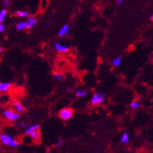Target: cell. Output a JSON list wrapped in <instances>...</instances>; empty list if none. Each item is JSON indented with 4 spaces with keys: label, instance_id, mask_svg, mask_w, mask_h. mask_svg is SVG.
Returning <instances> with one entry per match:
<instances>
[{
    "label": "cell",
    "instance_id": "6da1fadb",
    "mask_svg": "<svg viewBox=\"0 0 153 153\" xmlns=\"http://www.w3.org/2000/svg\"><path fill=\"white\" fill-rule=\"evenodd\" d=\"M0 140L3 145H7V146H10V147H17L19 145L18 141H15L14 139H13L12 137L9 136L7 134H2L0 136Z\"/></svg>",
    "mask_w": 153,
    "mask_h": 153
},
{
    "label": "cell",
    "instance_id": "7a4b0ae2",
    "mask_svg": "<svg viewBox=\"0 0 153 153\" xmlns=\"http://www.w3.org/2000/svg\"><path fill=\"white\" fill-rule=\"evenodd\" d=\"M73 114H74L73 110L71 109H69V108H65V109H61L59 111V117L63 120H68L69 119H71V117H73Z\"/></svg>",
    "mask_w": 153,
    "mask_h": 153
},
{
    "label": "cell",
    "instance_id": "3957f363",
    "mask_svg": "<svg viewBox=\"0 0 153 153\" xmlns=\"http://www.w3.org/2000/svg\"><path fill=\"white\" fill-rule=\"evenodd\" d=\"M3 116L6 119H7L8 120L10 121H15L19 119V117H20V114L19 113H15L12 110H5L3 112Z\"/></svg>",
    "mask_w": 153,
    "mask_h": 153
},
{
    "label": "cell",
    "instance_id": "277c9868",
    "mask_svg": "<svg viewBox=\"0 0 153 153\" xmlns=\"http://www.w3.org/2000/svg\"><path fill=\"white\" fill-rule=\"evenodd\" d=\"M105 99V95L102 93H95V95H93L91 98V103L92 105H99L102 103Z\"/></svg>",
    "mask_w": 153,
    "mask_h": 153
},
{
    "label": "cell",
    "instance_id": "5b68a950",
    "mask_svg": "<svg viewBox=\"0 0 153 153\" xmlns=\"http://www.w3.org/2000/svg\"><path fill=\"white\" fill-rule=\"evenodd\" d=\"M54 47L55 48H56V50L57 52H59V53H66V52H68L69 51L68 47L60 44V43L58 42H55Z\"/></svg>",
    "mask_w": 153,
    "mask_h": 153
},
{
    "label": "cell",
    "instance_id": "8992f818",
    "mask_svg": "<svg viewBox=\"0 0 153 153\" xmlns=\"http://www.w3.org/2000/svg\"><path fill=\"white\" fill-rule=\"evenodd\" d=\"M25 22H26V28L31 29L35 26V24H36L37 23V20L36 19L34 18V17H28L27 20Z\"/></svg>",
    "mask_w": 153,
    "mask_h": 153
},
{
    "label": "cell",
    "instance_id": "52a82bcc",
    "mask_svg": "<svg viewBox=\"0 0 153 153\" xmlns=\"http://www.w3.org/2000/svg\"><path fill=\"white\" fill-rule=\"evenodd\" d=\"M11 84L10 82H1L0 83V91L1 92H6L9 91Z\"/></svg>",
    "mask_w": 153,
    "mask_h": 153
},
{
    "label": "cell",
    "instance_id": "ba28073f",
    "mask_svg": "<svg viewBox=\"0 0 153 153\" xmlns=\"http://www.w3.org/2000/svg\"><path fill=\"white\" fill-rule=\"evenodd\" d=\"M29 135H30V137H31L34 141H36V142H39V141H41V135L40 134H39V132L38 131V130L32 131Z\"/></svg>",
    "mask_w": 153,
    "mask_h": 153
},
{
    "label": "cell",
    "instance_id": "9c48e42d",
    "mask_svg": "<svg viewBox=\"0 0 153 153\" xmlns=\"http://www.w3.org/2000/svg\"><path fill=\"white\" fill-rule=\"evenodd\" d=\"M13 107H14L15 110L17 113H23L24 111V106L19 102H14V103H13Z\"/></svg>",
    "mask_w": 153,
    "mask_h": 153
},
{
    "label": "cell",
    "instance_id": "30bf717a",
    "mask_svg": "<svg viewBox=\"0 0 153 153\" xmlns=\"http://www.w3.org/2000/svg\"><path fill=\"white\" fill-rule=\"evenodd\" d=\"M68 30H69L68 24H65V25H63V26L62 27V28H61L60 30H59V37L64 36L65 34L67 33Z\"/></svg>",
    "mask_w": 153,
    "mask_h": 153
},
{
    "label": "cell",
    "instance_id": "8fae6325",
    "mask_svg": "<svg viewBox=\"0 0 153 153\" xmlns=\"http://www.w3.org/2000/svg\"><path fill=\"white\" fill-rule=\"evenodd\" d=\"M14 15L16 16H19V17H28L29 13L27 12H25V11H21V10H17V11H15Z\"/></svg>",
    "mask_w": 153,
    "mask_h": 153
},
{
    "label": "cell",
    "instance_id": "7c38bea8",
    "mask_svg": "<svg viewBox=\"0 0 153 153\" xmlns=\"http://www.w3.org/2000/svg\"><path fill=\"white\" fill-rule=\"evenodd\" d=\"M38 128H39V125L38 124L33 125V126H31V127H29L28 128H27L26 131H25V134L29 135L30 133H31V132H32V131L38 130Z\"/></svg>",
    "mask_w": 153,
    "mask_h": 153
},
{
    "label": "cell",
    "instance_id": "4fadbf2b",
    "mask_svg": "<svg viewBox=\"0 0 153 153\" xmlns=\"http://www.w3.org/2000/svg\"><path fill=\"white\" fill-rule=\"evenodd\" d=\"M128 141H129V134H128L127 132H124L123 134V135L121 136L120 141L123 144H126L128 142Z\"/></svg>",
    "mask_w": 153,
    "mask_h": 153
},
{
    "label": "cell",
    "instance_id": "5bb4252c",
    "mask_svg": "<svg viewBox=\"0 0 153 153\" xmlns=\"http://www.w3.org/2000/svg\"><path fill=\"white\" fill-rule=\"evenodd\" d=\"M121 59H122V57H121L120 56H117V58H115L114 59H113V62H112V64H113L114 67H118V66H120V64Z\"/></svg>",
    "mask_w": 153,
    "mask_h": 153
},
{
    "label": "cell",
    "instance_id": "9a60e30c",
    "mask_svg": "<svg viewBox=\"0 0 153 153\" xmlns=\"http://www.w3.org/2000/svg\"><path fill=\"white\" fill-rule=\"evenodd\" d=\"M6 14H7V11L5 9H2L0 11V22L2 23V21L5 20V17H6Z\"/></svg>",
    "mask_w": 153,
    "mask_h": 153
},
{
    "label": "cell",
    "instance_id": "2e32d148",
    "mask_svg": "<svg viewBox=\"0 0 153 153\" xmlns=\"http://www.w3.org/2000/svg\"><path fill=\"white\" fill-rule=\"evenodd\" d=\"M16 28L17 30H21L23 29L26 28V22H20L16 24Z\"/></svg>",
    "mask_w": 153,
    "mask_h": 153
},
{
    "label": "cell",
    "instance_id": "e0dca14e",
    "mask_svg": "<svg viewBox=\"0 0 153 153\" xmlns=\"http://www.w3.org/2000/svg\"><path fill=\"white\" fill-rule=\"evenodd\" d=\"M87 95V92L85 91H76V95L79 98H81V97H85Z\"/></svg>",
    "mask_w": 153,
    "mask_h": 153
},
{
    "label": "cell",
    "instance_id": "ac0fdd59",
    "mask_svg": "<svg viewBox=\"0 0 153 153\" xmlns=\"http://www.w3.org/2000/svg\"><path fill=\"white\" fill-rule=\"evenodd\" d=\"M139 106H140V104H139V103L137 102H136V101L133 102H132L131 104V108L132 109H137V108H138Z\"/></svg>",
    "mask_w": 153,
    "mask_h": 153
},
{
    "label": "cell",
    "instance_id": "d6986e66",
    "mask_svg": "<svg viewBox=\"0 0 153 153\" xmlns=\"http://www.w3.org/2000/svg\"><path fill=\"white\" fill-rule=\"evenodd\" d=\"M2 4H3L5 7H9L10 2H9V0H2Z\"/></svg>",
    "mask_w": 153,
    "mask_h": 153
},
{
    "label": "cell",
    "instance_id": "ffe728a7",
    "mask_svg": "<svg viewBox=\"0 0 153 153\" xmlns=\"http://www.w3.org/2000/svg\"><path fill=\"white\" fill-rule=\"evenodd\" d=\"M18 127H20V128H24V127H27V124L26 123H24V122H21V123H20L18 124Z\"/></svg>",
    "mask_w": 153,
    "mask_h": 153
},
{
    "label": "cell",
    "instance_id": "44dd1931",
    "mask_svg": "<svg viewBox=\"0 0 153 153\" xmlns=\"http://www.w3.org/2000/svg\"><path fill=\"white\" fill-rule=\"evenodd\" d=\"M54 78L55 80H56V81H59L61 79V74H56L54 75Z\"/></svg>",
    "mask_w": 153,
    "mask_h": 153
},
{
    "label": "cell",
    "instance_id": "7402d4cb",
    "mask_svg": "<svg viewBox=\"0 0 153 153\" xmlns=\"http://www.w3.org/2000/svg\"><path fill=\"white\" fill-rule=\"evenodd\" d=\"M62 144H63V141H62V139H59V140L57 141V143L56 144V147H58V146H60V145H62Z\"/></svg>",
    "mask_w": 153,
    "mask_h": 153
},
{
    "label": "cell",
    "instance_id": "603a6c76",
    "mask_svg": "<svg viewBox=\"0 0 153 153\" xmlns=\"http://www.w3.org/2000/svg\"><path fill=\"white\" fill-rule=\"evenodd\" d=\"M5 30H6V27L4 25H2V24H0V32H4Z\"/></svg>",
    "mask_w": 153,
    "mask_h": 153
},
{
    "label": "cell",
    "instance_id": "cb8c5ba5",
    "mask_svg": "<svg viewBox=\"0 0 153 153\" xmlns=\"http://www.w3.org/2000/svg\"><path fill=\"white\" fill-rule=\"evenodd\" d=\"M123 2V0H117V4L120 5Z\"/></svg>",
    "mask_w": 153,
    "mask_h": 153
},
{
    "label": "cell",
    "instance_id": "d4e9b609",
    "mask_svg": "<svg viewBox=\"0 0 153 153\" xmlns=\"http://www.w3.org/2000/svg\"><path fill=\"white\" fill-rule=\"evenodd\" d=\"M152 21H153V15H152Z\"/></svg>",
    "mask_w": 153,
    "mask_h": 153
}]
</instances>
